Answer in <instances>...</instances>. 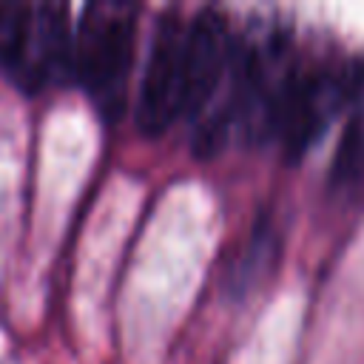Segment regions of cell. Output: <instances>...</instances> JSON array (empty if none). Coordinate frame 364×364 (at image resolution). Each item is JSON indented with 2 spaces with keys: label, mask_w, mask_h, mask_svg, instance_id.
<instances>
[{
  "label": "cell",
  "mask_w": 364,
  "mask_h": 364,
  "mask_svg": "<svg viewBox=\"0 0 364 364\" xmlns=\"http://www.w3.org/2000/svg\"><path fill=\"white\" fill-rule=\"evenodd\" d=\"M34 63L40 85H63L74 77V34L65 3L34 6Z\"/></svg>",
  "instance_id": "277c9868"
},
{
  "label": "cell",
  "mask_w": 364,
  "mask_h": 364,
  "mask_svg": "<svg viewBox=\"0 0 364 364\" xmlns=\"http://www.w3.org/2000/svg\"><path fill=\"white\" fill-rule=\"evenodd\" d=\"M230 63L228 20L219 9H199L188 23L185 37V94L182 117L199 114L213 97Z\"/></svg>",
  "instance_id": "3957f363"
},
{
  "label": "cell",
  "mask_w": 364,
  "mask_h": 364,
  "mask_svg": "<svg viewBox=\"0 0 364 364\" xmlns=\"http://www.w3.org/2000/svg\"><path fill=\"white\" fill-rule=\"evenodd\" d=\"M276 253V242H273V228L270 225H256L253 233H250V242H247V253L239 264V279L242 284H253L256 276H262L259 270H267L270 267V259Z\"/></svg>",
  "instance_id": "8992f818"
},
{
  "label": "cell",
  "mask_w": 364,
  "mask_h": 364,
  "mask_svg": "<svg viewBox=\"0 0 364 364\" xmlns=\"http://www.w3.org/2000/svg\"><path fill=\"white\" fill-rule=\"evenodd\" d=\"M0 65L26 94H37L40 77L34 63V6L0 3Z\"/></svg>",
  "instance_id": "5b68a950"
},
{
  "label": "cell",
  "mask_w": 364,
  "mask_h": 364,
  "mask_svg": "<svg viewBox=\"0 0 364 364\" xmlns=\"http://www.w3.org/2000/svg\"><path fill=\"white\" fill-rule=\"evenodd\" d=\"M136 6L97 0L82 9L74 34V77L102 119H119L136 43Z\"/></svg>",
  "instance_id": "6da1fadb"
},
{
  "label": "cell",
  "mask_w": 364,
  "mask_h": 364,
  "mask_svg": "<svg viewBox=\"0 0 364 364\" xmlns=\"http://www.w3.org/2000/svg\"><path fill=\"white\" fill-rule=\"evenodd\" d=\"M185 37L188 23L176 9H168L154 28L148 60L136 97V128L145 136L165 134L182 117L185 94Z\"/></svg>",
  "instance_id": "7a4b0ae2"
}]
</instances>
